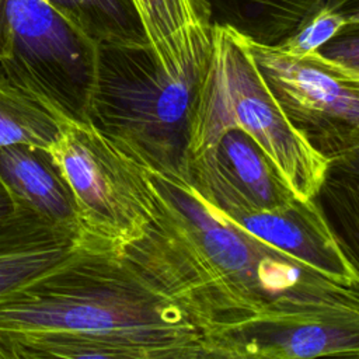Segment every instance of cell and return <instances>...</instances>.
<instances>
[{
    "mask_svg": "<svg viewBox=\"0 0 359 359\" xmlns=\"http://www.w3.org/2000/svg\"><path fill=\"white\" fill-rule=\"evenodd\" d=\"M6 7H7V0H0V60L7 57L8 49H10Z\"/></svg>",
    "mask_w": 359,
    "mask_h": 359,
    "instance_id": "obj_20",
    "label": "cell"
},
{
    "mask_svg": "<svg viewBox=\"0 0 359 359\" xmlns=\"http://www.w3.org/2000/svg\"><path fill=\"white\" fill-rule=\"evenodd\" d=\"M69 122L0 76V147L28 144L49 149Z\"/></svg>",
    "mask_w": 359,
    "mask_h": 359,
    "instance_id": "obj_15",
    "label": "cell"
},
{
    "mask_svg": "<svg viewBox=\"0 0 359 359\" xmlns=\"http://www.w3.org/2000/svg\"><path fill=\"white\" fill-rule=\"evenodd\" d=\"M353 27H359L358 0H324L293 34L276 46L292 55L311 53L339 32Z\"/></svg>",
    "mask_w": 359,
    "mask_h": 359,
    "instance_id": "obj_17",
    "label": "cell"
},
{
    "mask_svg": "<svg viewBox=\"0 0 359 359\" xmlns=\"http://www.w3.org/2000/svg\"><path fill=\"white\" fill-rule=\"evenodd\" d=\"M266 87L289 122L330 161L358 156L359 73L316 50L292 55L247 39Z\"/></svg>",
    "mask_w": 359,
    "mask_h": 359,
    "instance_id": "obj_7",
    "label": "cell"
},
{
    "mask_svg": "<svg viewBox=\"0 0 359 359\" xmlns=\"http://www.w3.org/2000/svg\"><path fill=\"white\" fill-rule=\"evenodd\" d=\"M48 151L72 192L81 234L119 248L146 231L153 201L144 171L100 129L69 121Z\"/></svg>",
    "mask_w": 359,
    "mask_h": 359,
    "instance_id": "obj_5",
    "label": "cell"
},
{
    "mask_svg": "<svg viewBox=\"0 0 359 359\" xmlns=\"http://www.w3.org/2000/svg\"><path fill=\"white\" fill-rule=\"evenodd\" d=\"M359 27L348 28L324 45H321L316 52L320 53L327 60L351 70L353 73H359Z\"/></svg>",
    "mask_w": 359,
    "mask_h": 359,
    "instance_id": "obj_18",
    "label": "cell"
},
{
    "mask_svg": "<svg viewBox=\"0 0 359 359\" xmlns=\"http://www.w3.org/2000/svg\"><path fill=\"white\" fill-rule=\"evenodd\" d=\"M161 69L198 83L208 60L212 24L202 0H132Z\"/></svg>",
    "mask_w": 359,
    "mask_h": 359,
    "instance_id": "obj_10",
    "label": "cell"
},
{
    "mask_svg": "<svg viewBox=\"0 0 359 359\" xmlns=\"http://www.w3.org/2000/svg\"><path fill=\"white\" fill-rule=\"evenodd\" d=\"M80 238V230L55 224L21 203L0 222V293L65 259Z\"/></svg>",
    "mask_w": 359,
    "mask_h": 359,
    "instance_id": "obj_11",
    "label": "cell"
},
{
    "mask_svg": "<svg viewBox=\"0 0 359 359\" xmlns=\"http://www.w3.org/2000/svg\"><path fill=\"white\" fill-rule=\"evenodd\" d=\"M0 180L20 203L55 224L80 230L72 192L46 149L0 147Z\"/></svg>",
    "mask_w": 359,
    "mask_h": 359,
    "instance_id": "obj_13",
    "label": "cell"
},
{
    "mask_svg": "<svg viewBox=\"0 0 359 359\" xmlns=\"http://www.w3.org/2000/svg\"><path fill=\"white\" fill-rule=\"evenodd\" d=\"M188 158L208 167L258 208H279L296 198L258 143L238 128L224 130L209 149Z\"/></svg>",
    "mask_w": 359,
    "mask_h": 359,
    "instance_id": "obj_12",
    "label": "cell"
},
{
    "mask_svg": "<svg viewBox=\"0 0 359 359\" xmlns=\"http://www.w3.org/2000/svg\"><path fill=\"white\" fill-rule=\"evenodd\" d=\"M185 177L230 222L325 278L358 289L356 262L328 224L316 198H293L283 206L264 209L195 160H188Z\"/></svg>",
    "mask_w": 359,
    "mask_h": 359,
    "instance_id": "obj_8",
    "label": "cell"
},
{
    "mask_svg": "<svg viewBox=\"0 0 359 359\" xmlns=\"http://www.w3.org/2000/svg\"><path fill=\"white\" fill-rule=\"evenodd\" d=\"M21 203L13 196L8 188L0 180V222L11 217L18 209Z\"/></svg>",
    "mask_w": 359,
    "mask_h": 359,
    "instance_id": "obj_19",
    "label": "cell"
},
{
    "mask_svg": "<svg viewBox=\"0 0 359 359\" xmlns=\"http://www.w3.org/2000/svg\"><path fill=\"white\" fill-rule=\"evenodd\" d=\"M215 356L309 359L359 356V318L254 321L215 338Z\"/></svg>",
    "mask_w": 359,
    "mask_h": 359,
    "instance_id": "obj_9",
    "label": "cell"
},
{
    "mask_svg": "<svg viewBox=\"0 0 359 359\" xmlns=\"http://www.w3.org/2000/svg\"><path fill=\"white\" fill-rule=\"evenodd\" d=\"M0 76L66 121H86L97 43L46 0H7Z\"/></svg>",
    "mask_w": 359,
    "mask_h": 359,
    "instance_id": "obj_6",
    "label": "cell"
},
{
    "mask_svg": "<svg viewBox=\"0 0 359 359\" xmlns=\"http://www.w3.org/2000/svg\"><path fill=\"white\" fill-rule=\"evenodd\" d=\"M97 45H146L132 0H46Z\"/></svg>",
    "mask_w": 359,
    "mask_h": 359,
    "instance_id": "obj_16",
    "label": "cell"
},
{
    "mask_svg": "<svg viewBox=\"0 0 359 359\" xmlns=\"http://www.w3.org/2000/svg\"><path fill=\"white\" fill-rule=\"evenodd\" d=\"M215 358L210 338L115 247L81 234L60 262L0 293V359Z\"/></svg>",
    "mask_w": 359,
    "mask_h": 359,
    "instance_id": "obj_2",
    "label": "cell"
},
{
    "mask_svg": "<svg viewBox=\"0 0 359 359\" xmlns=\"http://www.w3.org/2000/svg\"><path fill=\"white\" fill-rule=\"evenodd\" d=\"M324 0H202L212 27H227L259 45H278Z\"/></svg>",
    "mask_w": 359,
    "mask_h": 359,
    "instance_id": "obj_14",
    "label": "cell"
},
{
    "mask_svg": "<svg viewBox=\"0 0 359 359\" xmlns=\"http://www.w3.org/2000/svg\"><path fill=\"white\" fill-rule=\"evenodd\" d=\"M140 165L153 216L139 238L116 250L189 313L213 352L215 338L254 321L359 318L358 289L230 222L185 174Z\"/></svg>",
    "mask_w": 359,
    "mask_h": 359,
    "instance_id": "obj_1",
    "label": "cell"
},
{
    "mask_svg": "<svg viewBox=\"0 0 359 359\" xmlns=\"http://www.w3.org/2000/svg\"><path fill=\"white\" fill-rule=\"evenodd\" d=\"M196 86L167 74L147 43H98L87 122L137 163L185 174Z\"/></svg>",
    "mask_w": 359,
    "mask_h": 359,
    "instance_id": "obj_4",
    "label": "cell"
},
{
    "mask_svg": "<svg viewBox=\"0 0 359 359\" xmlns=\"http://www.w3.org/2000/svg\"><path fill=\"white\" fill-rule=\"evenodd\" d=\"M231 128L244 130L258 143L296 198H317L331 161L289 122L257 69L247 39L215 25L194 94L188 156L209 149Z\"/></svg>",
    "mask_w": 359,
    "mask_h": 359,
    "instance_id": "obj_3",
    "label": "cell"
}]
</instances>
